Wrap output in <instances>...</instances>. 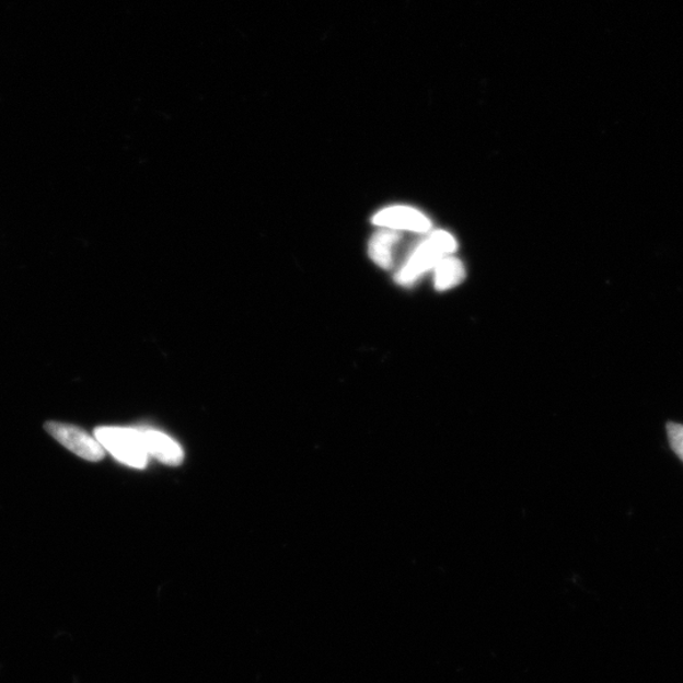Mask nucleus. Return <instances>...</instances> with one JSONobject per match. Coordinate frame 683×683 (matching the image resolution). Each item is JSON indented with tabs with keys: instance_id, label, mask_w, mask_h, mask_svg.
I'll list each match as a JSON object with an SVG mask.
<instances>
[{
	"instance_id": "obj_4",
	"label": "nucleus",
	"mask_w": 683,
	"mask_h": 683,
	"mask_svg": "<svg viewBox=\"0 0 683 683\" xmlns=\"http://www.w3.org/2000/svg\"><path fill=\"white\" fill-rule=\"evenodd\" d=\"M372 223L386 230L427 233L432 222L420 210L412 207L395 206L382 209L373 216Z\"/></svg>"
},
{
	"instance_id": "obj_5",
	"label": "nucleus",
	"mask_w": 683,
	"mask_h": 683,
	"mask_svg": "<svg viewBox=\"0 0 683 683\" xmlns=\"http://www.w3.org/2000/svg\"><path fill=\"white\" fill-rule=\"evenodd\" d=\"M143 445L148 454L153 455L162 463L170 466L181 465L184 459L182 447L169 436L152 429H140Z\"/></svg>"
},
{
	"instance_id": "obj_6",
	"label": "nucleus",
	"mask_w": 683,
	"mask_h": 683,
	"mask_svg": "<svg viewBox=\"0 0 683 683\" xmlns=\"http://www.w3.org/2000/svg\"><path fill=\"white\" fill-rule=\"evenodd\" d=\"M402 235L397 231L381 230L372 235L369 243V255L373 263L382 268H392L394 265L395 248Z\"/></svg>"
},
{
	"instance_id": "obj_7",
	"label": "nucleus",
	"mask_w": 683,
	"mask_h": 683,
	"mask_svg": "<svg viewBox=\"0 0 683 683\" xmlns=\"http://www.w3.org/2000/svg\"><path fill=\"white\" fill-rule=\"evenodd\" d=\"M465 265L460 258L445 256L435 267V287L439 291L450 290L465 280Z\"/></svg>"
},
{
	"instance_id": "obj_8",
	"label": "nucleus",
	"mask_w": 683,
	"mask_h": 683,
	"mask_svg": "<svg viewBox=\"0 0 683 683\" xmlns=\"http://www.w3.org/2000/svg\"><path fill=\"white\" fill-rule=\"evenodd\" d=\"M667 435H669L672 450L683 461V426L678 425V422H669Z\"/></svg>"
},
{
	"instance_id": "obj_2",
	"label": "nucleus",
	"mask_w": 683,
	"mask_h": 683,
	"mask_svg": "<svg viewBox=\"0 0 683 683\" xmlns=\"http://www.w3.org/2000/svg\"><path fill=\"white\" fill-rule=\"evenodd\" d=\"M95 439L104 450L127 466L143 468L148 465L149 454L146 452L140 429L119 427H102L95 430Z\"/></svg>"
},
{
	"instance_id": "obj_3",
	"label": "nucleus",
	"mask_w": 683,
	"mask_h": 683,
	"mask_svg": "<svg viewBox=\"0 0 683 683\" xmlns=\"http://www.w3.org/2000/svg\"><path fill=\"white\" fill-rule=\"evenodd\" d=\"M45 429L57 442L67 447L69 451L86 461H101L104 458V449L95 438L89 436L85 430L65 422L48 421Z\"/></svg>"
},
{
	"instance_id": "obj_1",
	"label": "nucleus",
	"mask_w": 683,
	"mask_h": 683,
	"mask_svg": "<svg viewBox=\"0 0 683 683\" xmlns=\"http://www.w3.org/2000/svg\"><path fill=\"white\" fill-rule=\"evenodd\" d=\"M455 250H458V242L449 232L437 231L430 234L426 241H422L420 245L414 248L409 258L406 259V263L396 274V282L403 285V287H410L422 275L435 270L437 264L443 257L454 254Z\"/></svg>"
}]
</instances>
